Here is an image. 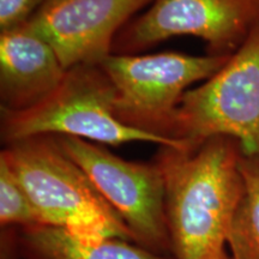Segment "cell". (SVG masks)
Returning a JSON list of instances; mask_svg holds the SVG:
<instances>
[{"instance_id": "1", "label": "cell", "mask_w": 259, "mask_h": 259, "mask_svg": "<svg viewBox=\"0 0 259 259\" xmlns=\"http://www.w3.org/2000/svg\"><path fill=\"white\" fill-rule=\"evenodd\" d=\"M242 151L218 136L186 147H158L154 161L166 187V218L174 259H222L244 192Z\"/></svg>"}, {"instance_id": "2", "label": "cell", "mask_w": 259, "mask_h": 259, "mask_svg": "<svg viewBox=\"0 0 259 259\" xmlns=\"http://www.w3.org/2000/svg\"><path fill=\"white\" fill-rule=\"evenodd\" d=\"M3 158L27 192L44 225L83 236L135 241L120 216L95 189L84 170L54 136H38L5 145Z\"/></svg>"}, {"instance_id": "3", "label": "cell", "mask_w": 259, "mask_h": 259, "mask_svg": "<svg viewBox=\"0 0 259 259\" xmlns=\"http://www.w3.org/2000/svg\"><path fill=\"white\" fill-rule=\"evenodd\" d=\"M114 100V87L100 65L71 67L59 87L36 106L17 112L0 109V138L5 145L38 136H67L112 147L134 142L189 145L121 122Z\"/></svg>"}, {"instance_id": "4", "label": "cell", "mask_w": 259, "mask_h": 259, "mask_svg": "<svg viewBox=\"0 0 259 259\" xmlns=\"http://www.w3.org/2000/svg\"><path fill=\"white\" fill-rule=\"evenodd\" d=\"M167 136L187 144L223 136L259 160V25L219 72L184 95Z\"/></svg>"}, {"instance_id": "5", "label": "cell", "mask_w": 259, "mask_h": 259, "mask_svg": "<svg viewBox=\"0 0 259 259\" xmlns=\"http://www.w3.org/2000/svg\"><path fill=\"white\" fill-rule=\"evenodd\" d=\"M232 56L111 54L100 66L114 87L116 118L131 127L169 138L184 95L193 84L211 78Z\"/></svg>"}, {"instance_id": "6", "label": "cell", "mask_w": 259, "mask_h": 259, "mask_svg": "<svg viewBox=\"0 0 259 259\" xmlns=\"http://www.w3.org/2000/svg\"><path fill=\"white\" fill-rule=\"evenodd\" d=\"M54 137L120 216L136 244L168 258L171 244L166 218V187L156 162L127 161L101 144L67 136Z\"/></svg>"}, {"instance_id": "7", "label": "cell", "mask_w": 259, "mask_h": 259, "mask_svg": "<svg viewBox=\"0 0 259 259\" xmlns=\"http://www.w3.org/2000/svg\"><path fill=\"white\" fill-rule=\"evenodd\" d=\"M259 25V0H153L116 35L112 54H141L177 36L203 40L209 56H232Z\"/></svg>"}, {"instance_id": "8", "label": "cell", "mask_w": 259, "mask_h": 259, "mask_svg": "<svg viewBox=\"0 0 259 259\" xmlns=\"http://www.w3.org/2000/svg\"><path fill=\"white\" fill-rule=\"evenodd\" d=\"M153 0H47L27 23L53 47L65 69L100 65L135 15Z\"/></svg>"}, {"instance_id": "9", "label": "cell", "mask_w": 259, "mask_h": 259, "mask_svg": "<svg viewBox=\"0 0 259 259\" xmlns=\"http://www.w3.org/2000/svg\"><path fill=\"white\" fill-rule=\"evenodd\" d=\"M67 70L56 51L25 23L0 32V109L24 111L44 101Z\"/></svg>"}, {"instance_id": "10", "label": "cell", "mask_w": 259, "mask_h": 259, "mask_svg": "<svg viewBox=\"0 0 259 259\" xmlns=\"http://www.w3.org/2000/svg\"><path fill=\"white\" fill-rule=\"evenodd\" d=\"M18 244L25 259H168L134 241L77 235L47 225L19 228Z\"/></svg>"}, {"instance_id": "11", "label": "cell", "mask_w": 259, "mask_h": 259, "mask_svg": "<svg viewBox=\"0 0 259 259\" xmlns=\"http://www.w3.org/2000/svg\"><path fill=\"white\" fill-rule=\"evenodd\" d=\"M244 192L229 229L227 246L232 259H259V160L242 154Z\"/></svg>"}, {"instance_id": "12", "label": "cell", "mask_w": 259, "mask_h": 259, "mask_svg": "<svg viewBox=\"0 0 259 259\" xmlns=\"http://www.w3.org/2000/svg\"><path fill=\"white\" fill-rule=\"evenodd\" d=\"M0 225L2 228L44 225L27 192L3 158H0Z\"/></svg>"}, {"instance_id": "13", "label": "cell", "mask_w": 259, "mask_h": 259, "mask_svg": "<svg viewBox=\"0 0 259 259\" xmlns=\"http://www.w3.org/2000/svg\"><path fill=\"white\" fill-rule=\"evenodd\" d=\"M47 0H0V32L27 23Z\"/></svg>"}, {"instance_id": "14", "label": "cell", "mask_w": 259, "mask_h": 259, "mask_svg": "<svg viewBox=\"0 0 259 259\" xmlns=\"http://www.w3.org/2000/svg\"><path fill=\"white\" fill-rule=\"evenodd\" d=\"M19 252L18 232L12 227L3 228L2 232V259H17L16 253Z\"/></svg>"}, {"instance_id": "15", "label": "cell", "mask_w": 259, "mask_h": 259, "mask_svg": "<svg viewBox=\"0 0 259 259\" xmlns=\"http://www.w3.org/2000/svg\"><path fill=\"white\" fill-rule=\"evenodd\" d=\"M222 259H232V257H231V255H229V253H226L225 257H223Z\"/></svg>"}]
</instances>
